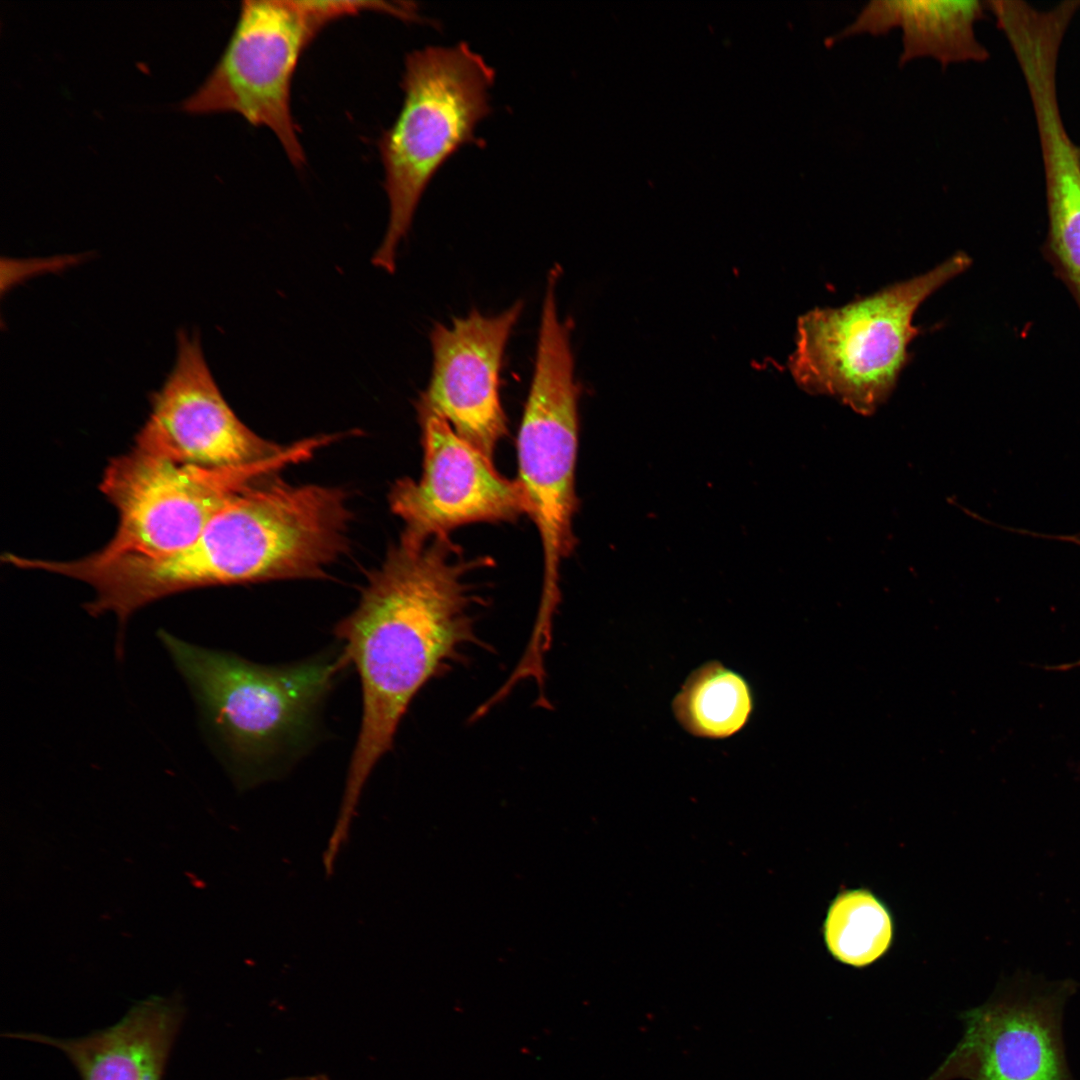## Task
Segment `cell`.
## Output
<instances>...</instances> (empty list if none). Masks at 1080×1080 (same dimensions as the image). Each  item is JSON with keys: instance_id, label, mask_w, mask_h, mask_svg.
Instances as JSON below:
<instances>
[{"instance_id": "obj_1", "label": "cell", "mask_w": 1080, "mask_h": 1080, "mask_svg": "<svg viewBox=\"0 0 1080 1080\" xmlns=\"http://www.w3.org/2000/svg\"><path fill=\"white\" fill-rule=\"evenodd\" d=\"M472 564L448 536L400 539L368 578L357 607L334 627L359 675L362 716L339 816L351 821L379 760L418 692L481 646L468 582Z\"/></svg>"}, {"instance_id": "obj_2", "label": "cell", "mask_w": 1080, "mask_h": 1080, "mask_svg": "<svg viewBox=\"0 0 1080 1080\" xmlns=\"http://www.w3.org/2000/svg\"><path fill=\"white\" fill-rule=\"evenodd\" d=\"M198 706L235 786L284 775L315 743L336 682L351 665L342 645L285 664H260L158 632Z\"/></svg>"}, {"instance_id": "obj_3", "label": "cell", "mask_w": 1080, "mask_h": 1080, "mask_svg": "<svg viewBox=\"0 0 1080 1080\" xmlns=\"http://www.w3.org/2000/svg\"><path fill=\"white\" fill-rule=\"evenodd\" d=\"M350 519L339 488L255 483L229 500L193 542L159 558L156 575L172 594L320 577L344 552Z\"/></svg>"}, {"instance_id": "obj_4", "label": "cell", "mask_w": 1080, "mask_h": 1080, "mask_svg": "<svg viewBox=\"0 0 1080 1080\" xmlns=\"http://www.w3.org/2000/svg\"><path fill=\"white\" fill-rule=\"evenodd\" d=\"M494 69L466 42L430 45L405 57L401 109L378 141L389 222L372 263L388 273L427 186L461 147L484 145L475 135L492 111Z\"/></svg>"}, {"instance_id": "obj_5", "label": "cell", "mask_w": 1080, "mask_h": 1080, "mask_svg": "<svg viewBox=\"0 0 1080 1080\" xmlns=\"http://www.w3.org/2000/svg\"><path fill=\"white\" fill-rule=\"evenodd\" d=\"M958 252L932 270L838 308H815L798 320L789 368L796 383L833 396L862 415L889 397L918 334L913 316L939 287L964 271Z\"/></svg>"}, {"instance_id": "obj_6", "label": "cell", "mask_w": 1080, "mask_h": 1080, "mask_svg": "<svg viewBox=\"0 0 1080 1080\" xmlns=\"http://www.w3.org/2000/svg\"><path fill=\"white\" fill-rule=\"evenodd\" d=\"M556 280L547 281L533 380L517 438L519 478L527 514L540 535L543 583L536 621L553 625L560 568L575 545V467L579 387L569 327L559 320Z\"/></svg>"}, {"instance_id": "obj_7", "label": "cell", "mask_w": 1080, "mask_h": 1080, "mask_svg": "<svg viewBox=\"0 0 1080 1080\" xmlns=\"http://www.w3.org/2000/svg\"><path fill=\"white\" fill-rule=\"evenodd\" d=\"M315 438L299 441L272 457L238 466L185 465L133 447L110 459L100 490L116 508L111 540L87 557L106 562L122 557L157 558L193 542L235 495L288 465L310 458Z\"/></svg>"}, {"instance_id": "obj_8", "label": "cell", "mask_w": 1080, "mask_h": 1080, "mask_svg": "<svg viewBox=\"0 0 1080 1080\" xmlns=\"http://www.w3.org/2000/svg\"><path fill=\"white\" fill-rule=\"evenodd\" d=\"M318 0H246L219 61L181 104L190 114L230 112L268 128L297 168L306 162L291 110L301 55L330 21Z\"/></svg>"}, {"instance_id": "obj_9", "label": "cell", "mask_w": 1080, "mask_h": 1080, "mask_svg": "<svg viewBox=\"0 0 1080 1080\" xmlns=\"http://www.w3.org/2000/svg\"><path fill=\"white\" fill-rule=\"evenodd\" d=\"M1077 989L1071 978L1018 970L962 1015L963 1037L928 1080H1073L1062 1020Z\"/></svg>"}, {"instance_id": "obj_10", "label": "cell", "mask_w": 1080, "mask_h": 1080, "mask_svg": "<svg viewBox=\"0 0 1080 1080\" xmlns=\"http://www.w3.org/2000/svg\"><path fill=\"white\" fill-rule=\"evenodd\" d=\"M423 468L417 480L397 481L392 512L404 523L401 540L424 544L475 522H503L527 513L518 480L503 477L493 461L438 417L420 420Z\"/></svg>"}, {"instance_id": "obj_11", "label": "cell", "mask_w": 1080, "mask_h": 1080, "mask_svg": "<svg viewBox=\"0 0 1080 1080\" xmlns=\"http://www.w3.org/2000/svg\"><path fill=\"white\" fill-rule=\"evenodd\" d=\"M135 447L173 462L228 467L257 462L285 447L249 429L222 395L199 339L178 333L174 366L151 396Z\"/></svg>"}, {"instance_id": "obj_12", "label": "cell", "mask_w": 1080, "mask_h": 1080, "mask_svg": "<svg viewBox=\"0 0 1080 1080\" xmlns=\"http://www.w3.org/2000/svg\"><path fill=\"white\" fill-rule=\"evenodd\" d=\"M523 309L521 301L497 316L472 310L430 334L433 364L416 407L420 420L438 417L487 458L507 432L499 396L506 343Z\"/></svg>"}, {"instance_id": "obj_13", "label": "cell", "mask_w": 1080, "mask_h": 1080, "mask_svg": "<svg viewBox=\"0 0 1080 1080\" xmlns=\"http://www.w3.org/2000/svg\"><path fill=\"white\" fill-rule=\"evenodd\" d=\"M183 1015L176 995H153L137 1002L114 1025L85 1036L26 1032L7 1036L58 1049L81 1080H162Z\"/></svg>"}, {"instance_id": "obj_14", "label": "cell", "mask_w": 1080, "mask_h": 1080, "mask_svg": "<svg viewBox=\"0 0 1080 1080\" xmlns=\"http://www.w3.org/2000/svg\"><path fill=\"white\" fill-rule=\"evenodd\" d=\"M986 2L895 0V28L902 31L899 65L932 58L943 67L982 62L988 51L976 37L975 25Z\"/></svg>"}, {"instance_id": "obj_15", "label": "cell", "mask_w": 1080, "mask_h": 1080, "mask_svg": "<svg viewBox=\"0 0 1080 1080\" xmlns=\"http://www.w3.org/2000/svg\"><path fill=\"white\" fill-rule=\"evenodd\" d=\"M678 723L691 735L723 739L739 732L753 712L751 688L719 661L692 671L672 701Z\"/></svg>"}, {"instance_id": "obj_16", "label": "cell", "mask_w": 1080, "mask_h": 1080, "mask_svg": "<svg viewBox=\"0 0 1080 1080\" xmlns=\"http://www.w3.org/2000/svg\"><path fill=\"white\" fill-rule=\"evenodd\" d=\"M893 933L887 905L864 888L840 892L829 905L823 924L824 942L831 956L859 968L888 951Z\"/></svg>"}, {"instance_id": "obj_17", "label": "cell", "mask_w": 1080, "mask_h": 1080, "mask_svg": "<svg viewBox=\"0 0 1080 1080\" xmlns=\"http://www.w3.org/2000/svg\"><path fill=\"white\" fill-rule=\"evenodd\" d=\"M283 1080H321V1079H319L317 1076H314V1075H305V1076L289 1077V1078H286V1079H283Z\"/></svg>"}, {"instance_id": "obj_18", "label": "cell", "mask_w": 1080, "mask_h": 1080, "mask_svg": "<svg viewBox=\"0 0 1080 1080\" xmlns=\"http://www.w3.org/2000/svg\"><path fill=\"white\" fill-rule=\"evenodd\" d=\"M1067 668H1068L1069 670H1072V669H1076V668H1080V659H1079V660H1076V661H1073V662H1069V663L1067 664Z\"/></svg>"}]
</instances>
